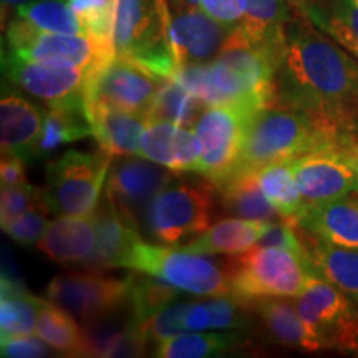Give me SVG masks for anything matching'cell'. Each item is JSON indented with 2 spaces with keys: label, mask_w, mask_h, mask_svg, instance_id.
<instances>
[{
  "label": "cell",
  "mask_w": 358,
  "mask_h": 358,
  "mask_svg": "<svg viewBox=\"0 0 358 358\" xmlns=\"http://www.w3.org/2000/svg\"><path fill=\"white\" fill-rule=\"evenodd\" d=\"M37 248L53 262L65 266L88 262L96 249L95 216H58L48 222Z\"/></svg>",
  "instance_id": "cell-19"
},
{
  "label": "cell",
  "mask_w": 358,
  "mask_h": 358,
  "mask_svg": "<svg viewBox=\"0 0 358 358\" xmlns=\"http://www.w3.org/2000/svg\"><path fill=\"white\" fill-rule=\"evenodd\" d=\"M274 92L275 106L353 131L358 116V60L307 19H292L277 62Z\"/></svg>",
  "instance_id": "cell-1"
},
{
  "label": "cell",
  "mask_w": 358,
  "mask_h": 358,
  "mask_svg": "<svg viewBox=\"0 0 358 358\" xmlns=\"http://www.w3.org/2000/svg\"><path fill=\"white\" fill-rule=\"evenodd\" d=\"M138 325L129 302L83 322V357H110L116 343Z\"/></svg>",
  "instance_id": "cell-33"
},
{
  "label": "cell",
  "mask_w": 358,
  "mask_h": 358,
  "mask_svg": "<svg viewBox=\"0 0 358 358\" xmlns=\"http://www.w3.org/2000/svg\"><path fill=\"white\" fill-rule=\"evenodd\" d=\"M47 211H50L48 206L40 204L37 208L22 214L20 217L7 222L6 226H2V231L6 232L12 241H15V243H19L22 245L38 243L48 226Z\"/></svg>",
  "instance_id": "cell-40"
},
{
  "label": "cell",
  "mask_w": 358,
  "mask_h": 358,
  "mask_svg": "<svg viewBox=\"0 0 358 358\" xmlns=\"http://www.w3.org/2000/svg\"><path fill=\"white\" fill-rule=\"evenodd\" d=\"M168 0H116L113 42L116 57L174 78L178 64L168 35Z\"/></svg>",
  "instance_id": "cell-4"
},
{
  "label": "cell",
  "mask_w": 358,
  "mask_h": 358,
  "mask_svg": "<svg viewBox=\"0 0 358 358\" xmlns=\"http://www.w3.org/2000/svg\"><path fill=\"white\" fill-rule=\"evenodd\" d=\"M50 345L40 337L8 335L0 340V355L7 358H42L50 357Z\"/></svg>",
  "instance_id": "cell-42"
},
{
  "label": "cell",
  "mask_w": 358,
  "mask_h": 358,
  "mask_svg": "<svg viewBox=\"0 0 358 358\" xmlns=\"http://www.w3.org/2000/svg\"><path fill=\"white\" fill-rule=\"evenodd\" d=\"M274 221L232 217L224 219L206 229L203 234L186 243L185 249L204 256L213 254H239L262 239Z\"/></svg>",
  "instance_id": "cell-22"
},
{
  "label": "cell",
  "mask_w": 358,
  "mask_h": 358,
  "mask_svg": "<svg viewBox=\"0 0 358 358\" xmlns=\"http://www.w3.org/2000/svg\"><path fill=\"white\" fill-rule=\"evenodd\" d=\"M289 2H290V3H292V6H294V7H297V8H299V10H302V8H303V7H306V6H307V3H308V2H310V0H289Z\"/></svg>",
  "instance_id": "cell-48"
},
{
  "label": "cell",
  "mask_w": 358,
  "mask_h": 358,
  "mask_svg": "<svg viewBox=\"0 0 358 358\" xmlns=\"http://www.w3.org/2000/svg\"><path fill=\"white\" fill-rule=\"evenodd\" d=\"M216 189L209 179H173L148 206L143 227L159 244L189 243L191 237H198L211 227Z\"/></svg>",
  "instance_id": "cell-5"
},
{
  "label": "cell",
  "mask_w": 358,
  "mask_h": 358,
  "mask_svg": "<svg viewBox=\"0 0 358 358\" xmlns=\"http://www.w3.org/2000/svg\"><path fill=\"white\" fill-rule=\"evenodd\" d=\"M231 295L243 306L271 297H297L308 279L319 274L310 252L275 245H252L226 259Z\"/></svg>",
  "instance_id": "cell-3"
},
{
  "label": "cell",
  "mask_w": 358,
  "mask_h": 358,
  "mask_svg": "<svg viewBox=\"0 0 358 358\" xmlns=\"http://www.w3.org/2000/svg\"><path fill=\"white\" fill-rule=\"evenodd\" d=\"M295 224L312 239L358 249V196L308 206Z\"/></svg>",
  "instance_id": "cell-18"
},
{
  "label": "cell",
  "mask_w": 358,
  "mask_h": 358,
  "mask_svg": "<svg viewBox=\"0 0 358 358\" xmlns=\"http://www.w3.org/2000/svg\"><path fill=\"white\" fill-rule=\"evenodd\" d=\"M256 108L248 105L208 106L196 123L201 141V159L196 173L219 187L234 171L249 122Z\"/></svg>",
  "instance_id": "cell-10"
},
{
  "label": "cell",
  "mask_w": 358,
  "mask_h": 358,
  "mask_svg": "<svg viewBox=\"0 0 358 358\" xmlns=\"http://www.w3.org/2000/svg\"><path fill=\"white\" fill-rule=\"evenodd\" d=\"M201 8L227 29H237L244 20L245 0H199Z\"/></svg>",
  "instance_id": "cell-44"
},
{
  "label": "cell",
  "mask_w": 358,
  "mask_h": 358,
  "mask_svg": "<svg viewBox=\"0 0 358 358\" xmlns=\"http://www.w3.org/2000/svg\"><path fill=\"white\" fill-rule=\"evenodd\" d=\"M208 303L209 312H211V329L227 330V329H239L244 325L243 313L237 308L236 299H227L226 295H217L211 299Z\"/></svg>",
  "instance_id": "cell-43"
},
{
  "label": "cell",
  "mask_w": 358,
  "mask_h": 358,
  "mask_svg": "<svg viewBox=\"0 0 358 358\" xmlns=\"http://www.w3.org/2000/svg\"><path fill=\"white\" fill-rule=\"evenodd\" d=\"M3 75L13 85L27 93L48 103V106L87 100V83L90 71L78 69H62L27 60L12 50L2 55Z\"/></svg>",
  "instance_id": "cell-14"
},
{
  "label": "cell",
  "mask_w": 358,
  "mask_h": 358,
  "mask_svg": "<svg viewBox=\"0 0 358 358\" xmlns=\"http://www.w3.org/2000/svg\"><path fill=\"white\" fill-rule=\"evenodd\" d=\"M301 12L358 60V7L352 0H310Z\"/></svg>",
  "instance_id": "cell-26"
},
{
  "label": "cell",
  "mask_w": 358,
  "mask_h": 358,
  "mask_svg": "<svg viewBox=\"0 0 358 358\" xmlns=\"http://www.w3.org/2000/svg\"><path fill=\"white\" fill-rule=\"evenodd\" d=\"M85 27V34L113 43L116 0H66Z\"/></svg>",
  "instance_id": "cell-38"
},
{
  "label": "cell",
  "mask_w": 358,
  "mask_h": 358,
  "mask_svg": "<svg viewBox=\"0 0 358 358\" xmlns=\"http://www.w3.org/2000/svg\"><path fill=\"white\" fill-rule=\"evenodd\" d=\"M43 115L17 90L3 83L0 100V145L2 156L34 159V150L42 133Z\"/></svg>",
  "instance_id": "cell-17"
},
{
  "label": "cell",
  "mask_w": 358,
  "mask_h": 358,
  "mask_svg": "<svg viewBox=\"0 0 358 358\" xmlns=\"http://www.w3.org/2000/svg\"><path fill=\"white\" fill-rule=\"evenodd\" d=\"M186 303H171L156 315L140 324V330L148 342H161V340L174 337L185 332L182 315H185Z\"/></svg>",
  "instance_id": "cell-41"
},
{
  "label": "cell",
  "mask_w": 358,
  "mask_h": 358,
  "mask_svg": "<svg viewBox=\"0 0 358 358\" xmlns=\"http://www.w3.org/2000/svg\"><path fill=\"white\" fill-rule=\"evenodd\" d=\"M17 15L40 32L85 34V27L66 0H37L17 7Z\"/></svg>",
  "instance_id": "cell-35"
},
{
  "label": "cell",
  "mask_w": 358,
  "mask_h": 358,
  "mask_svg": "<svg viewBox=\"0 0 358 358\" xmlns=\"http://www.w3.org/2000/svg\"><path fill=\"white\" fill-rule=\"evenodd\" d=\"M35 334L65 355L83 357V330L73 315L52 301L40 299Z\"/></svg>",
  "instance_id": "cell-32"
},
{
  "label": "cell",
  "mask_w": 358,
  "mask_h": 358,
  "mask_svg": "<svg viewBox=\"0 0 358 358\" xmlns=\"http://www.w3.org/2000/svg\"><path fill=\"white\" fill-rule=\"evenodd\" d=\"M85 136H93L87 100L48 106L43 115L42 133L34 150V159L50 155L62 145L78 141Z\"/></svg>",
  "instance_id": "cell-23"
},
{
  "label": "cell",
  "mask_w": 358,
  "mask_h": 358,
  "mask_svg": "<svg viewBox=\"0 0 358 358\" xmlns=\"http://www.w3.org/2000/svg\"><path fill=\"white\" fill-rule=\"evenodd\" d=\"M231 30L203 8H171L168 35L178 69L216 60L229 38Z\"/></svg>",
  "instance_id": "cell-16"
},
{
  "label": "cell",
  "mask_w": 358,
  "mask_h": 358,
  "mask_svg": "<svg viewBox=\"0 0 358 358\" xmlns=\"http://www.w3.org/2000/svg\"><path fill=\"white\" fill-rule=\"evenodd\" d=\"M164 80L127 58L115 57L103 69L90 73L87 83V110L105 105L146 116Z\"/></svg>",
  "instance_id": "cell-11"
},
{
  "label": "cell",
  "mask_w": 358,
  "mask_h": 358,
  "mask_svg": "<svg viewBox=\"0 0 358 358\" xmlns=\"http://www.w3.org/2000/svg\"><path fill=\"white\" fill-rule=\"evenodd\" d=\"M178 295V287L159 279L156 280V277L150 279V277L129 275L128 302L138 324H143L163 308L171 306Z\"/></svg>",
  "instance_id": "cell-36"
},
{
  "label": "cell",
  "mask_w": 358,
  "mask_h": 358,
  "mask_svg": "<svg viewBox=\"0 0 358 358\" xmlns=\"http://www.w3.org/2000/svg\"><path fill=\"white\" fill-rule=\"evenodd\" d=\"M0 179H2V186H19L27 182L25 159L19 156L3 155L2 163H0Z\"/></svg>",
  "instance_id": "cell-45"
},
{
  "label": "cell",
  "mask_w": 358,
  "mask_h": 358,
  "mask_svg": "<svg viewBox=\"0 0 358 358\" xmlns=\"http://www.w3.org/2000/svg\"><path fill=\"white\" fill-rule=\"evenodd\" d=\"M217 189L221 191L222 211L231 216L256 221H275V217H280L259 186L256 173L232 176Z\"/></svg>",
  "instance_id": "cell-27"
},
{
  "label": "cell",
  "mask_w": 358,
  "mask_h": 358,
  "mask_svg": "<svg viewBox=\"0 0 358 358\" xmlns=\"http://www.w3.org/2000/svg\"><path fill=\"white\" fill-rule=\"evenodd\" d=\"M294 303L320 348H358V302L320 274L308 279Z\"/></svg>",
  "instance_id": "cell-9"
},
{
  "label": "cell",
  "mask_w": 358,
  "mask_h": 358,
  "mask_svg": "<svg viewBox=\"0 0 358 358\" xmlns=\"http://www.w3.org/2000/svg\"><path fill=\"white\" fill-rule=\"evenodd\" d=\"M303 204H325L358 192V174L335 148H320L294 159Z\"/></svg>",
  "instance_id": "cell-15"
},
{
  "label": "cell",
  "mask_w": 358,
  "mask_h": 358,
  "mask_svg": "<svg viewBox=\"0 0 358 358\" xmlns=\"http://www.w3.org/2000/svg\"><path fill=\"white\" fill-rule=\"evenodd\" d=\"M334 148L347 159V163L358 174V138L353 134V131H343L340 134L338 141L335 143Z\"/></svg>",
  "instance_id": "cell-46"
},
{
  "label": "cell",
  "mask_w": 358,
  "mask_h": 358,
  "mask_svg": "<svg viewBox=\"0 0 358 358\" xmlns=\"http://www.w3.org/2000/svg\"><path fill=\"white\" fill-rule=\"evenodd\" d=\"M45 204L42 187L32 186L29 182L19 186H2L0 194V224L6 226L7 222L20 217L30 209Z\"/></svg>",
  "instance_id": "cell-39"
},
{
  "label": "cell",
  "mask_w": 358,
  "mask_h": 358,
  "mask_svg": "<svg viewBox=\"0 0 358 358\" xmlns=\"http://www.w3.org/2000/svg\"><path fill=\"white\" fill-rule=\"evenodd\" d=\"M40 299L30 295L20 282L10 275H2L0 295V332L8 335H32L37 329Z\"/></svg>",
  "instance_id": "cell-31"
},
{
  "label": "cell",
  "mask_w": 358,
  "mask_h": 358,
  "mask_svg": "<svg viewBox=\"0 0 358 358\" xmlns=\"http://www.w3.org/2000/svg\"><path fill=\"white\" fill-rule=\"evenodd\" d=\"M257 182L266 198L284 221L294 222L301 216L306 204L299 191L294 173V159L279 161L259 169Z\"/></svg>",
  "instance_id": "cell-28"
},
{
  "label": "cell",
  "mask_w": 358,
  "mask_h": 358,
  "mask_svg": "<svg viewBox=\"0 0 358 358\" xmlns=\"http://www.w3.org/2000/svg\"><path fill=\"white\" fill-rule=\"evenodd\" d=\"M96 222V249L88 264L90 267L111 268L120 267L123 257L131 249V245L140 239V231L124 221L118 213L111 208L105 198V204L93 213Z\"/></svg>",
  "instance_id": "cell-24"
},
{
  "label": "cell",
  "mask_w": 358,
  "mask_h": 358,
  "mask_svg": "<svg viewBox=\"0 0 358 358\" xmlns=\"http://www.w3.org/2000/svg\"><path fill=\"white\" fill-rule=\"evenodd\" d=\"M174 171L134 155L116 161L106 179L105 198L111 208L140 231L148 206L158 192L174 179Z\"/></svg>",
  "instance_id": "cell-12"
},
{
  "label": "cell",
  "mask_w": 358,
  "mask_h": 358,
  "mask_svg": "<svg viewBox=\"0 0 358 358\" xmlns=\"http://www.w3.org/2000/svg\"><path fill=\"white\" fill-rule=\"evenodd\" d=\"M290 22L289 0H245L244 20L237 29L277 65Z\"/></svg>",
  "instance_id": "cell-20"
},
{
  "label": "cell",
  "mask_w": 358,
  "mask_h": 358,
  "mask_svg": "<svg viewBox=\"0 0 358 358\" xmlns=\"http://www.w3.org/2000/svg\"><path fill=\"white\" fill-rule=\"evenodd\" d=\"M7 42L13 53L27 60L62 69L100 70L116 57L113 43H105L87 34L40 32L20 17L8 25Z\"/></svg>",
  "instance_id": "cell-8"
},
{
  "label": "cell",
  "mask_w": 358,
  "mask_h": 358,
  "mask_svg": "<svg viewBox=\"0 0 358 358\" xmlns=\"http://www.w3.org/2000/svg\"><path fill=\"white\" fill-rule=\"evenodd\" d=\"M179 128L169 122H148L140 141L138 156L155 161L176 173Z\"/></svg>",
  "instance_id": "cell-37"
},
{
  "label": "cell",
  "mask_w": 358,
  "mask_h": 358,
  "mask_svg": "<svg viewBox=\"0 0 358 358\" xmlns=\"http://www.w3.org/2000/svg\"><path fill=\"white\" fill-rule=\"evenodd\" d=\"M248 307L262 317L268 334L282 345L302 348L307 352L322 350L317 340L312 337V334L303 324L295 303L284 301V297H271L250 302Z\"/></svg>",
  "instance_id": "cell-25"
},
{
  "label": "cell",
  "mask_w": 358,
  "mask_h": 358,
  "mask_svg": "<svg viewBox=\"0 0 358 358\" xmlns=\"http://www.w3.org/2000/svg\"><path fill=\"white\" fill-rule=\"evenodd\" d=\"M206 108L208 106L178 80L168 78L161 85L153 105L146 113V122H169L176 127L194 128Z\"/></svg>",
  "instance_id": "cell-30"
},
{
  "label": "cell",
  "mask_w": 358,
  "mask_h": 358,
  "mask_svg": "<svg viewBox=\"0 0 358 358\" xmlns=\"http://www.w3.org/2000/svg\"><path fill=\"white\" fill-rule=\"evenodd\" d=\"M113 155L65 151L47 166L43 199L57 216H90L100 203Z\"/></svg>",
  "instance_id": "cell-7"
},
{
  "label": "cell",
  "mask_w": 358,
  "mask_h": 358,
  "mask_svg": "<svg viewBox=\"0 0 358 358\" xmlns=\"http://www.w3.org/2000/svg\"><path fill=\"white\" fill-rule=\"evenodd\" d=\"M27 2H30V0H2V6H3V8L6 7H12V6H22V3H27Z\"/></svg>",
  "instance_id": "cell-47"
},
{
  "label": "cell",
  "mask_w": 358,
  "mask_h": 358,
  "mask_svg": "<svg viewBox=\"0 0 358 358\" xmlns=\"http://www.w3.org/2000/svg\"><path fill=\"white\" fill-rule=\"evenodd\" d=\"M45 295L48 301L85 322L127 306L129 277L120 280L98 272H69L53 277L45 289Z\"/></svg>",
  "instance_id": "cell-13"
},
{
  "label": "cell",
  "mask_w": 358,
  "mask_h": 358,
  "mask_svg": "<svg viewBox=\"0 0 358 358\" xmlns=\"http://www.w3.org/2000/svg\"><path fill=\"white\" fill-rule=\"evenodd\" d=\"M343 131L347 129L335 128L297 110L280 106L259 110L250 118L231 178L257 173L279 161L297 159L320 148H334Z\"/></svg>",
  "instance_id": "cell-2"
},
{
  "label": "cell",
  "mask_w": 358,
  "mask_h": 358,
  "mask_svg": "<svg viewBox=\"0 0 358 358\" xmlns=\"http://www.w3.org/2000/svg\"><path fill=\"white\" fill-rule=\"evenodd\" d=\"M239 342L236 334L182 332L156 343L155 357L159 358H206L231 350Z\"/></svg>",
  "instance_id": "cell-34"
},
{
  "label": "cell",
  "mask_w": 358,
  "mask_h": 358,
  "mask_svg": "<svg viewBox=\"0 0 358 358\" xmlns=\"http://www.w3.org/2000/svg\"><path fill=\"white\" fill-rule=\"evenodd\" d=\"M120 267L156 277L189 294L209 297L231 294L226 266H219L213 259L204 257V254L191 252L185 248L150 244L141 237L131 245Z\"/></svg>",
  "instance_id": "cell-6"
},
{
  "label": "cell",
  "mask_w": 358,
  "mask_h": 358,
  "mask_svg": "<svg viewBox=\"0 0 358 358\" xmlns=\"http://www.w3.org/2000/svg\"><path fill=\"white\" fill-rule=\"evenodd\" d=\"M88 116L92 120L93 136L101 150L118 156L138 155L148 123L146 116L105 105L90 106Z\"/></svg>",
  "instance_id": "cell-21"
},
{
  "label": "cell",
  "mask_w": 358,
  "mask_h": 358,
  "mask_svg": "<svg viewBox=\"0 0 358 358\" xmlns=\"http://www.w3.org/2000/svg\"><path fill=\"white\" fill-rule=\"evenodd\" d=\"M310 252L317 272L358 302V249L313 239Z\"/></svg>",
  "instance_id": "cell-29"
}]
</instances>
